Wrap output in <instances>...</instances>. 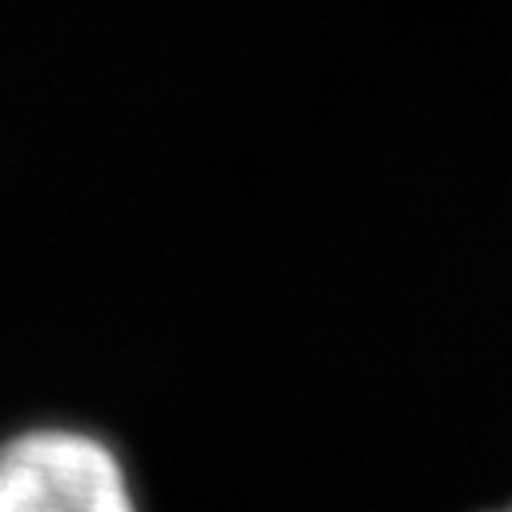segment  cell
<instances>
[{
  "mask_svg": "<svg viewBox=\"0 0 512 512\" xmlns=\"http://www.w3.org/2000/svg\"><path fill=\"white\" fill-rule=\"evenodd\" d=\"M480 512H512V504H492V508H480Z\"/></svg>",
  "mask_w": 512,
  "mask_h": 512,
  "instance_id": "2",
  "label": "cell"
},
{
  "mask_svg": "<svg viewBox=\"0 0 512 512\" xmlns=\"http://www.w3.org/2000/svg\"><path fill=\"white\" fill-rule=\"evenodd\" d=\"M0 512H142L117 440L81 420L0 432Z\"/></svg>",
  "mask_w": 512,
  "mask_h": 512,
  "instance_id": "1",
  "label": "cell"
}]
</instances>
